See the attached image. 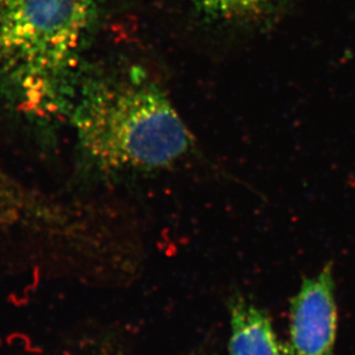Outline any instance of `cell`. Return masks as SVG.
<instances>
[{
    "label": "cell",
    "instance_id": "5b68a950",
    "mask_svg": "<svg viewBox=\"0 0 355 355\" xmlns=\"http://www.w3.org/2000/svg\"><path fill=\"white\" fill-rule=\"evenodd\" d=\"M201 14L225 24L266 22L284 6L285 0H191Z\"/></svg>",
    "mask_w": 355,
    "mask_h": 355
},
{
    "label": "cell",
    "instance_id": "7a4b0ae2",
    "mask_svg": "<svg viewBox=\"0 0 355 355\" xmlns=\"http://www.w3.org/2000/svg\"><path fill=\"white\" fill-rule=\"evenodd\" d=\"M94 0H0V84L36 111H64Z\"/></svg>",
    "mask_w": 355,
    "mask_h": 355
},
{
    "label": "cell",
    "instance_id": "277c9868",
    "mask_svg": "<svg viewBox=\"0 0 355 355\" xmlns=\"http://www.w3.org/2000/svg\"><path fill=\"white\" fill-rule=\"evenodd\" d=\"M229 309V355H286L265 309L241 293L230 298Z\"/></svg>",
    "mask_w": 355,
    "mask_h": 355
},
{
    "label": "cell",
    "instance_id": "6da1fadb",
    "mask_svg": "<svg viewBox=\"0 0 355 355\" xmlns=\"http://www.w3.org/2000/svg\"><path fill=\"white\" fill-rule=\"evenodd\" d=\"M64 113L83 167L96 178L166 169L195 150L171 98L138 68L75 82Z\"/></svg>",
    "mask_w": 355,
    "mask_h": 355
},
{
    "label": "cell",
    "instance_id": "3957f363",
    "mask_svg": "<svg viewBox=\"0 0 355 355\" xmlns=\"http://www.w3.org/2000/svg\"><path fill=\"white\" fill-rule=\"evenodd\" d=\"M334 265L307 277L290 302V351L293 355H332L338 329Z\"/></svg>",
    "mask_w": 355,
    "mask_h": 355
},
{
    "label": "cell",
    "instance_id": "8992f818",
    "mask_svg": "<svg viewBox=\"0 0 355 355\" xmlns=\"http://www.w3.org/2000/svg\"><path fill=\"white\" fill-rule=\"evenodd\" d=\"M0 211L14 218L46 223L53 216L54 207L0 171Z\"/></svg>",
    "mask_w": 355,
    "mask_h": 355
}]
</instances>
